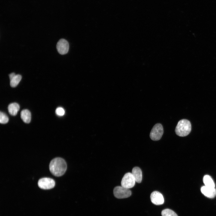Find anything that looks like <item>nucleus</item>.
<instances>
[{"label": "nucleus", "mask_w": 216, "mask_h": 216, "mask_svg": "<svg viewBox=\"0 0 216 216\" xmlns=\"http://www.w3.org/2000/svg\"><path fill=\"white\" fill-rule=\"evenodd\" d=\"M135 179L132 173H126L122 178L121 186L128 189L133 188L135 183Z\"/></svg>", "instance_id": "5"}, {"label": "nucleus", "mask_w": 216, "mask_h": 216, "mask_svg": "<svg viewBox=\"0 0 216 216\" xmlns=\"http://www.w3.org/2000/svg\"><path fill=\"white\" fill-rule=\"evenodd\" d=\"M21 118L23 121L26 123H29L31 120V113L28 110L25 109L22 110L20 113Z\"/></svg>", "instance_id": "12"}, {"label": "nucleus", "mask_w": 216, "mask_h": 216, "mask_svg": "<svg viewBox=\"0 0 216 216\" xmlns=\"http://www.w3.org/2000/svg\"><path fill=\"white\" fill-rule=\"evenodd\" d=\"M16 75L15 73H12L9 74V77L10 80H11Z\"/></svg>", "instance_id": "18"}, {"label": "nucleus", "mask_w": 216, "mask_h": 216, "mask_svg": "<svg viewBox=\"0 0 216 216\" xmlns=\"http://www.w3.org/2000/svg\"><path fill=\"white\" fill-rule=\"evenodd\" d=\"M9 118L7 115L4 112H0V123L2 124H5L8 122Z\"/></svg>", "instance_id": "16"}, {"label": "nucleus", "mask_w": 216, "mask_h": 216, "mask_svg": "<svg viewBox=\"0 0 216 216\" xmlns=\"http://www.w3.org/2000/svg\"><path fill=\"white\" fill-rule=\"evenodd\" d=\"M161 215L162 216H178L175 212L169 209H166L162 210Z\"/></svg>", "instance_id": "15"}, {"label": "nucleus", "mask_w": 216, "mask_h": 216, "mask_svg": "<svg viewBox=\"0 0 216 216\" xmlns=\"http://www.w3.org/2000/svg\"><path fill=\"white\" fill-rule=\"evenodd\" d=\"M19 105L16 103H11L8 107V110L9 113L13 116H16L20 109Z\"/></svg>", "instance_id": "11"}, {"label": "nucleus", "mask_w": 216, "mask_h": 216, "mask_svg": "<svg viewBox=\"0 0 216 216\" xmlns=\"http://www.w3.org/2000/svg\"><path fill=\"white\" fill-rule=\"evenodd\" d=\"M67 168L65 160L61 158H56L50 161L49 169L51 172L54 176L59 177L65 173Z\"/></svg>", "instance_id": "1"}, {"label": "nucleus", "mask_w": 216, "mask_h": 216, "mask_svg": "<svg viewBox=\"0 0 216 216\" xmlns=\"http://www.w3.org/2000/svg\"><path fill=\"white\" fill-rule=\"evenodd\" d=\"M205 186L210 188H215V184L211 177L208 175L205 176L203 178Z\"/></svg>", "instance_id": "13"}, {"label": "nucleus", "mask_w": 216, "mask_h": 216, "mask_svg": "<svg viewBox=\"0 0 216 216\" xmlns=\"http://www.w3.org/2000/svg\"><path fill=\"white\" fill-rule=\"evenodd\" d=\"M113 194L118 199H123L130 196L131 194V192L129 189L122 186H118L114 189Z\"/></svg>", "instance_id": "3"}, {"label": "nucleus", "mask_w": 216, "mask_h": 216, "mask_svg": "<svg viewBox=\"0 0 216 216\" xmlns=\"http://www.w3.org/2000/svg\"><path fill=\"white\" fill-rule=\"evenodd\" d=\"M191 130V124L190 122L186 119L180 120L175 128L176 134L180 136H185L188 135Z\"/></svg>", "instance_id": "2"}, {"label": "nucleus", "mask_w": 216, "mask_h": 216, "mask_svg": "<svg viewBox=\"0 0 216 216\" xmlns=\"http://www.w3.org/2000/svg\"><path fill=\"white\" fill-rule=\"evenodd\" d=\"M55 112L57 115L62 116L64 115L65 111L64 109L62 107H58L56 109Z\"/></svg>", "instance_id": "17"}, {"label": "nucleus", "mask_w": 216, "mask_h": 216, "mask_svg": "<svg viewBox=\"0 0 216 216\" xmlns=\"http://www.w3.org/2000/svg\"><path fill=\"white\" fill-rule=\"evenodd\" d=\"M22 79V76L20 74L16 75L15 76L10 80V84L11 87H16Z\"/></svg>", "instance_id": "14"}, {"label": "nucleus", "mask_w": 216, "mask_h": 216, "mask_svg": "<svg viewBox=\"0 0 216 216\" xmlns=\"http://www.w3.org/2000/svg\"><path fill=\"white\" fill-rule=\"evenodd\" d=\"M201 191L204 195L210 198H213L216 195V189L215 188L204 186L201 188Z\"/></svg>", "instance_id": "9"}, {"label": "nucleus", "mask_w": 216, "mask_h": 216, "mask_svg": "<svg viewBox=\"0 0 216 216\" xmlns=\"http://www.w3.org/2000/svg\"><path fill=\"white\" fill-rule=\"evenodd\" d=\"M55 185L54 180L49 178H43L40 179L38 182V187L41 189L48 190L54 187Z\"/></svg>", "instance_id": "6"}, {"label": "nucleus", "mask_w": 216, "mask_h": 216, "mask_svg": "<svg viewBox=\"0 0 216 216\" xmlns=\"http://www.w3.org/2000/svg\"><path fill=\"white\" fill-rule=\"evenodd\" d=\"M150 199L152 202L156 205H160L163 204L164 199L163 195L158 191H154L151 194Z\"/></svg>", "instance_id": "8"}, {"label": "nucleus", "mask_w": 216, "mask_h": 216, "mask_svg": "<svg viewBox=\"0 0 216 216\" xmlns=\"http://www.w3.org/2000/svg\"><path fill=\"white\" fill-rule=\"evenodd\" d=\"M56 48L59 53L61 55L65 54L68 53L69 50V43L66 40L61 39L58 42Z\"/></svg>", "instance_id": "7"}, {"label": "nucleus", "mask_w": 216, "mask_h": 216, "mask_svg": "<svg viewBox=\"0 0 216 216\" xmlns=\"http://www.w3.org/2000/svg\"><path fill=\"white\" fill-rule=\"evenodd\" d=\"M164 132L162 125L160 123L155 124L153 127L150 134L151 139L154 141L159 140L161 138Z\"/></svg>", "instance_id": "4"}, {"label": "nucleus", "mask_w": 216, "mask_h": 216, "mask_svg": "<svg viewBox=\"0 0 216 216\" xmlns=\"http://www.w3.org/2000/svg\"><path fill=\"white\" fill-rule=\"evenodd\" d=\"M132 173L136 182L138 183H141L142 178V172L141 169L138 167H134L132 169Z\"/></svg>", "instance_id": "10"}]
</instances>
